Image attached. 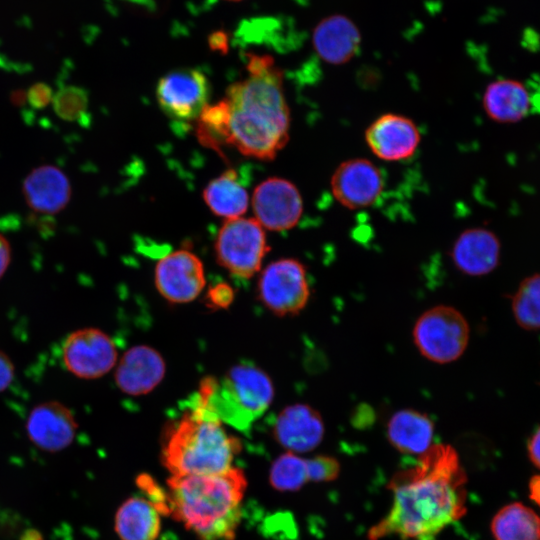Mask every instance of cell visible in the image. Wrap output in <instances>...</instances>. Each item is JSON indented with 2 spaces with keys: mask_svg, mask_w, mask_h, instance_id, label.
I'll return each instance as SVG.
<instances>
[{
  "mask_svg": "<svg viewBox=\"0 0 540 540\" xmlns=\"http://www.w3.org/2000/svg\"><path fill=\"white\" fill-rule=\"evenodd\" d=\"M466 483L456 450L449 444H432L413 467L391 477L387 487L392 505L368 530L367 539H433L465 515Z\"/></svg>",
  "mask_w": 540,
  "mask_h": 540,
  "instance_id": "6da1fadb",
  "label": "cell"
},
{
  "mask_svg": "<svg viewBox=\"0 0 540 540\" xmlns=\"http://www.w3.org/2000/svg\"><path fill=\"white\" fill-rule=\"evenodd\" d=\"M246 56L247 76L231 84L223 99L226 145L245 156L272 160L289 139L290 113L283 73L269 55Z\"/></svg>",
  "mask_w": 540,
  "mask_h": 540,
  "instance_id": "7a4b0ae2",
  "label": "cell"
},
{
  "mask_svg": "<svg viewBox=\"0 0 540 540\" xmlns=\"http://www.w3.org/2000/svg\"><path fill=\"white\" fill-rule=\"evenodd\" d=\"M169 515L201 540H232L241 519L247 487L236 467L216 474L171 476L167 480Z\"/></svg>",
  "mask_w": 540,
  "mask_h": 540,
  "instance_id": "3957f363",
  "label": "cell"
},
{
  "mask_svg": "<svg viewBox=\"0 0 540 540\" xmlns=\"http://www.w3.org/2000/svg\"><path fill=\"white\" fill-rule=\"evenodd\" d=\"M216 417L193 405L169 429L161 460L171 476L208 475L230 469L240 441Z\"/></svg>",
  "mask_w": 540,
  "mask_h": 540,
  "instance_id": "277c9868",
  "label": "cell"
},
{
  "mask_svg": "<svg viewBox=\"0 0 540 540\" xmlns=\"http://www.w3.org/2000/svg\"><path fill=\"white\" fill-rule=\"evenodd\" d=\"M274 399L269 375L253 364H235L220 378L201 380L194 405L237 429L248 428Z\"/></svg>",
  "mask_w": 540,
  "mask_h": 540,
  "instance_id": "5b68a950",
  "label": "cell"
},
{
  "mask_svg": "<svg viewBox=\"0 0 540 540\" xmlns=\"http://www.w3.org/2000/svg\"><path fill=\"white\" fill-rule=\"evenodd\" d=\"M412 337L419 353L437 364L458 360L470 339L469 323L456 308L437 305L424 311L416 320Z\"/></svg>",
  "mask_w": 540,
  "mask_h": 540,
  "instance_id": "8992f818",
  "label": "cell"
},
{
  "mask_svg": "<svg viewBox=\"0 0 540 540\" xmlns=\"http://www.w3.org/2000/svg\"><path fill=\"white\" fill-rule=\"evenodd\" d=\"M269 250L265 231L255 218L226 220L215 241L217 262L239 278L248 279L259 272Z\"/></svg>",
  "mask_w": 540,
  "mask_h": 540,
  "instance_id": "52a82bcc",
  "label": "cell"
},
{
  "mask_svg": "<svg viewBox=\"0 0 540 540\" xmlns=\"http://www.w3.org/2000/svg\"><path fill=\"white\" fill-rule=\"evenodd\" d=\"M257 293L262 304L277 316L300 313L310 298L304 265L294 258H281L261 272Z\"/></svg>",
  "mask_w": 540,
  "mask_h": 540,
  "instance_id": "ba28073f",
  "label": "cell"
},
{
  "mask_svg": "<svg viewBox=\"0 0 540 540\" xmlns=\"http://www.w3.org/2000/svg\"><path fill=\"white\" fill-rule=\"evenodd\" d=\"M62 361L74 376L91 380L107 374L117 363V350L108 334L94 327L70 333L62 345Z\"/></svg>",
  "mask_w": 540,
  "mask_h": 540,
  "instance_id": "9c48e42d",
  "label": "cell"
},
{
  "mask_svg": "<svg viewBox=\"0 0 540 540\" xmlns=\"http://www.w3.org/2000/svg\"><path fill=\"white\" fill-rule=\"evenodd\" d=\"M210 85L198 69L182 68L161 77L156 86V98L162 111L177 121L199 117L208 105Z\"/></svg>",
  "mask_w": 540,
  "mask_h": 540,
  "instance_id": "30bf717a",
  "label": "cell"
},
{
  "mask_svg": "<svg viewBox=\"0 0 540 540\" xmlns=\"http://www.w3.org/2000/svg\"><path fill=\"white\" fill-rule=\"evenodd\" d=\"M252 205L255 219L263 228L285 231L295 227L303 214V200L294 183L270 177L257 185Z\"/></svg>",
  "mask_w": 540,
  "mask_h": 540,
  "instance_id": "8fae6325",
  "label": "cell"
},
{
  "mask_svg": "<svg viewBox=\"0 0 540 540\" xmlns=\"http://www.w3.org/2000/svg\"><path fill=\"white\" fill-rule=\"evenodd\" d=\"M160 295L175 304L196 299L206 285L204 266L194 253L179 249L160 258L154 271Z\"/></svg>",
  "mask_w": 540,
  "mask_h": 540,
  "instance_id": "7c38bea8",
  "label": "cell"
},
{
  "mask_svg": "<svg viewBox=\"0 0 540 540\" xmlns=\"http://www.w3.org/2000/svg\"><path fill=\"white\" fill-rule=\"evenodd\" d=\"M331 192L348 209L369 207L384 189L381 170L369 159L351 158L337 166L330 180Z\"/></svg>",
  "mask_w": 540,
  "mask_h": 540,
  "instance_id": "4fadbf2b",
  "label": "cell"
},
{
  "mask_svg": "<svg viewBox=\"0 0 540 540\" xmlns=\"http://www.w3.org/2000/svg\"><path fill=\"white\" fill-rule=\"evenodd\" d=\"M364 138L377 158L389 162L410 158L421 141L415 122L396 113H385L377 117L365 130Z\"/></svg>",
  "mask_w": 540,
  "mask_h": 540,
  "instance_id": "5bb4252c",
  "label": "cell"
},
{
  "mask_svg": "<svg viewBox=\"0 0 540 540\" xmlns=\"http://www.w3.org/2000/svg\"><path fill=\"white\" fill-rule=\"evenodd\" d=\"M272 434L275 441L287 451L302 454L320 445L325 425L318 410L308 404L295 403L279 412Z\"/></svg>",
  "mask_w": 540,
  "mask_h": 540,
  "instance_id": "9a60e30c",
  "label": "cell"
},
{
  "mask_svg": "<svg viewBox=\"0 0 540 540\" xmlns=\"http://www.w3.org/2000/svg\"><path fill=\"white\" fill-rule=\"evenodd\" d=\"M77 428L72 411L58 401L34 406L25 424L30 441L46 452H59L67 448L73 442Z\"/></svg>",
  "mask_w": 540,
  "mask_h": 540,
  "instance_id": "2e32d148",
  "label": "cell"
},
{
  "mask_svg": "<svg viewBox=\"0 0 540 540\" xmlns=\"http://www.w3.org/2000/svg\"><path fill=\"white\" fill-rule=\"evenodd\" d=\"M165 373L166 363L159 351L148 345H136L122 355L114 377L123 393L141 396L154 390Z\"/></svg>",
  "mask_w": 540,
  "mask_h": 540,
  "instance_id": "e0dca14e",
  "label": "cell"
},
{
  "mask_svg": "<svg viewBox=\"0 0 540 540\" xmlns=\"http://www.w3.org/2000/svg\"><path fill=\"white\" fill-rule=\"evenodd\" d=\"M501 243L497 235L483 227L468 228L454 241L450 257L454 266L467 276L491 273L500 262Z\"/></svg>",
  "mask_w": 540,
  "mask_h": 540,
  "instance_id": "ac0fdd59",
  "label": "cell"
},
{
  "mask_svg": "<svg viewBox=\"0 0 540 540\" xmlns=\"http://www.w3.org/2000/svg\"><path fill=\"white\" fill-rule=\"evenodd\" d=\"M312 43L321 60L332 65H342L349 62L358 52L361 34L350 18L342 14H333L315 26Z\"/></svg>",
  "mask_w": 540,
  "mask_h": 540,
  "instance_id": "d6986e66",
  "label": "cell"
},
{
  "mask_svg": "<svg viewBox=\"0 0 540 540\" xmlns=\"http://www.w3.org/2000/svg\"><path fill=\"white\" fill-rule=\"evenodd\" d=\"M532 102L527 86L515 79H498L489 83L482 97L486 115L499 124L523 120L530 113Z\"/></svg>",
  "mask_w": 540,
  "mask_h": 540,
  "instance_id": "ffe728a7",
  "label": "cell"
},
{
  "mask_svg": "<svg viewBox=\"0 0 540 540\" xmlns=\"http://www.w3.org/2000/svg\"><path fill=\"white\" fill-rule=\"evenodd\" d=\"M23 190L29 207L34 212L46 215L60 212L71 196L67 177L52 165L34 169L26 177Z\"/></svg>",
  "mask_w": 540,
  "mask_h": 540,
  "instance_id": "44dd1931",
  "label": "cell"
},
{
  "mask_svg": "<svg viewBox=\"0 0 540 540\" xmlns=\"http://www.w3.org/2000/svg\"><path fill=\"white\" fill-rule=\"evenodd\" d=\"M434 430V422L427 414L406 408L389 418L386 437L400 453L419 456L433 444Z\"/></svg>",
  "mask_w": 540,
  "mask_h": 540,
  "instance_id": "7402d4cb",
  "label": "cell"
},
{
  "mask_svg": "<svg viewBox=\"0 0 540 540\" xmlns=\"http://www.w3.org/2000/svg\"><path fill=\"white\" fill-rule=\"evenodd\" d=\"M160 528V512L145 498H129L116 513L115 531L121 540H156Z\"/></svg>",
  "mask_w": 540,
  "mask_h": 540,
  "instance_id": "603a6c76",
  "label": "cell"
},
{
  "mask_svg": "<svg viewBox=\"0 0 540 540\" xmlns=\"http://www.w3.org/2000/svg\"><path fill=\"white\" fill-rule=\"evenodd\" d=\"M203 199L215 215L226 220L241 217L249 202L248 192L233 169L211 180L203 190Z\"/></svg>",
  "mask_w": 540,
  "mask_h": 540,
  "instance_id": "cb8c5ba5",
  "label": "cell"
},
{
  "mask_svg": "<svg viewBox=\"0 0 540 540\" xmlns=\"http://www.w3.org/2000/svg\"><path fill=\"white\" fill-rule=\"evenodd\" d=\"M490 528L495 540H540L539 516L518 502L501 508Z\"/></svg>",
  "mask_w": 540,
  "mask_h": 540,
  "instance_id": "d4e9b609",
  "label": "cell"
},
{
  "mask_svg": "<svg viewBox=\"0 0 540 540\" xmlns=\"http://www.w3.org/2000/svg\"><path fill=\"white\" fill-rule=\"evenodd\" d=\"M512 313L519 327L540 330V273L524 278L512 297Z\"/></svg>",
  "mask_w": 540,
  "mask_h": 540,
  "instance_id": "484cf974",
  "label": "cell"
},
{
  "mask_svg": "<svg viewBox=\"0 0 540 540\" xmlns=\"http://www.w3.org/2000/svg\"><path fill=\"white\" fill-rule=\"evenodd\" d=\"M269 480L271 486L280 492L300 490L309 482L307 459L286 451L272 463Z\"/></svg>",
  "mask_w": 540,
  "mask_h": 540,
  "instance_id": "4316f807",
  "label": "cell"
},
{
  "mask_svg": "<svg viewBox=\"0 0 540 540\" xmlns=\"http://www.w3.org/2000/svg\"><path fill=\"white\" fill-rule=\"evenodd\" d=\"M55 108L62 117L77 119L86 111L87 96L78 88H66L55 97Z\"/></svg>",
  "mask_w": 540,
  "mask_h": 540,
  "instance_id": "83f0119b",
  "label": "cell"
},
{
  "mask_svg": "<svg viewBox=\"0 0 540 540\" xmlns=\"http://www.w3.org/2000/svg\"><path fill=\"white\" fill-rule=\"evenodd\" d=\"M308 462L309 482H331L338 478L341 466L339 461L329 455H316Z\"/></svg>",
  "mask_w": 540,
  "mask_h": 540,
  "instance_id": "f1b7e54d",
  "label": "cell"
},
{
  "mask_svg": "<svg viewBox=\"0 0 540 540\" xmlns=\"http://www.w3.org/2000/svg\"><path fill=\"white\" fill-rule=\"evenodd\" d=\"M234 298V291L227 283L211 286L207 293L208 304L213 308H227Z\"/></svg>",
  "mask_w": 540,
  "mask_h": 540,
  "instance_id": "f546056e",
  "label": "cell"
},
{
  "mask_svg": "<svg viewBox=\"0 0 540 540\" xmlns=\"http://www.w3.org/2000/svg\"><path fill=\"white\" fill-rule=\"evenodd\" d=\"M15 376L14 364L10 357L0 350V392L7 389Z\"/></svg>",
  "mask_w": 540,
  "mask_h": 540,
  "instance_id": "4dcf8cb0",
  "label": "cell"
},
{
  "mask_svg": "<svg viewBox=\"0 0 540 540\" xmlns=\"http://www.w3.org/2000/svg\"><path fill=\"white\" fill-rule=\"evenodd\" d=\"M527 450L530 461L540 469V426L530 436Z\"/></svg>",
  "mask_w": 540,
  "mask_h": 540,
  "instance_id": "1f68e13d",
  "label": "cell"
},
{
  "mask_svg": "<svg viewBox=\"0 0 540 540\" xmlns=\"http://www.w3.org/2000/svg\"><path fill=\"white\" fill-rule=\"evenodd\" d=\"M11 260V248L8 240L0 234V279L5 274Z\"/></svg>",
  "mask_w": 540,
  "mask_h": 540,
  "instance_id": "d6a6232c",
  "label": "cell"
},
{
  "mask_svg": "<svg viewBox=\"0 0 540 540\" xmlns=\"http://www.w3.org/2000/svg\"><path fill=\"white\" fill-rule=\"evenodd\" d=\"M529 494L530 498L540 508V475H535L529 482Z\"/></svg>",
  "mask_w": 540,
  "mask_h": 540,
  "instance_id": "836d02e7",
  "label": "cell"
},
{
  "mask_svg": "<svg viewBox=\"0 0 540 540\" xmlns=\"http://www.w3.org/2000/svg\"><path fill=\"white\" fill-rule=\"evenodd\" d=\"M22 540H41V538L37 532H28Z\"/></svg>",
  "mask_w": 540,
  "mask_h": 540,
  "instance_id": "e575fe53",
  "label": "cell"
},
{
  "mask_svg": "<svg viewBox=\"0 0 540 540\" xmlns=\"http://www.w3.org/2000/svg\"><path fill=\"white\" fill-rule=\"evenodd\" d=\"M228 1H241V0H228Z\"/></svg>",
  "mask_w": 540,
  "mask_h": 540,
  "instance_id": "d590c367",
  "label": "cell"
}]
</instances>
